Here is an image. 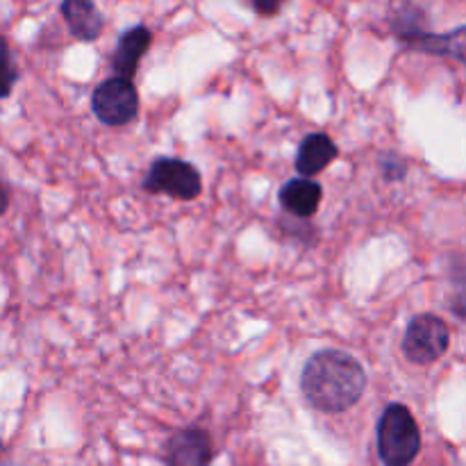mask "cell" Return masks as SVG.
Segmentation results:
<instances>
[{
  "mask_svg": "<svg viewBox=\"0 0 466 466\" xmlns=\"http://www.w3.org/2000/svg\"><path fill=\"white\" fill-rule=\"evenodd\" d=\"M300 391L319 412L341 414L362 400L367 371L362 362L346 350H317L300 371Z\"/></svg>",
  "mask_w": 466,
  "mask_h": 466,
  "instance_id": "1",
  "label": "cell"
},
{
  "mask_svg": "<svg viewBox=\"0 0 466 466\" xmlns=\"http://www.w3.org/2000/svg\"><path fill=\"white\" fill-rule=\"evenodd\" d=\"M421 451V431L408 405L391 403L378 421V455L385 466H410Z\"/></svg>",
  "mask_w": 466,
  "mask_h": 466,
  "instance_id": "2",
  "label": "cell"
},
{
  "mask_svg": "<svg viewBox=\"0 0 466 466\" xmlns=\"http://www.w3.org/2000/svg\"><path fill=\"white\" fill-rule=\"evenodd\" d=\"M451 346V330L437 314H417L405 328L403 355L410 364L428 367L437 362Z\"/></svg>",
  "mask_w": 466,
  "mask_h": 466,
  "instance_id": "3",
  "label": "cell"
},
{
  "mask_svg": "<svg viewBox=\"0 0 466 466\" xmlns=\"http://www.w3.org/2000/svg\"><path fill=\"white\" fill-rule=\"evenodd\" d=\"M150 194H167L177 200H194L203 191L200 171L194 164L177 157H157L144 180Z\"/></svg>",
  "mask_w": 466,
  "mask_h": 466,
  "instance_id": "4",
  "label": "cell"
},
{
  "mask_svg": "<svg viewBox=\"0 0 466 466\" xmlns=\"http://www.w3.org/2000/svg\"><path fill=\"white\" fill-rule=\"evenodd\" d=\"M91 109L105 126H127L139 114V94L130 80L109 77L96 86L94 96H91Z\"/></svg>",
  "mask_w": 466,
  "mask_h": 466,
  "instance_id": "5",
  "label": "cell"
},
{
  "mask_svg": "<svg viewBox=\"0 0 466 466\" xmlns=\"http://www.w3.org/2000/svg\"><path fill=\"white\" fill-rule=\"evenodd\" d=\"M214 458L212 437L203 428H185L168 437L164 462L167 466H209Z\"/></svg>",
  "mask_w": 466,
  "mask_h": 466,
  "instance_id": "6",
  "label": "cell"
},
{
  "mask_svg": "<svg viewBox=\"0 0 466 466\" xmlns=\"http://www.w3.org/2000/svg\"><path fill=\"white\" fill-rule=\"evenodd\" d=\"M150 44H153V32L146 25H135L130 30L123 32L116 41V48L112 55V66L116 76L123 80H130L135 77L137 68H139L141 57L148 53Z\"/></svg>",
  "mask_w": 466,
  "mask_h": 466,
  "instance_id": "7",
  "label": "cell"
},
{
  "mask_svg": "<svg viewBox=\"0 0 466 466\" xmlns=\"http://www.w3.org/2000/svg\"><path fill=\"white\" fill-rule=\"evenodd\" d=\"M278 198H280V208L287 214L305 221V218H312L319 212V205L323 200V189L319 182L309 180V177H294V180L282 185Z\"/></svg>",
  "mask_w": 466,
  "mask_h": 466,
  "instance_id": "8",
  "label": "cell"
},
{
  "mask_svg": "<svg viewBox=\"0 0 466 466\" xmlns=\"http://www.w3.org/2000/svg\"><path fill=\"white\" fill-rule=\"evenodd\" d=\"M337 155H339V150L326 132H312L300 141L299 153H296V171L300 173V177H312L321 173L323 168H328V164Z\"/></svg>",
  "mask_w": 466,
  "mask_h": 466,
  "instance_id": "9",
  "label": "cell"
},
{
  "mask_svg": "<svg viewBox=\"0 0 466 466\" xmlns=\"http://www.w3.org/2000/svg\"><path fill=\"white\" fill-rule=\"evenodd\" d=\"M62 16L68 30L80 41H96L103 32V14L89 0H66L62 3Z\"/></svg>",
  "mask_w": 466,
  "mask_h": 466,
  "instance_id": "10",
  "label": "cell"
},
{
  "mask_svg": "<svg viewBox=\"0 0 466 466\" xmlns=\"http://www.w3.org/2000/svg\"><path fill=\"white\" fill-rule=\"evenodd\" d=\"M16 64H14L12 50H9L7 39L0 35V98H7L16 85Z\"/></svg>",
  "mask_w": 466,
  "mask_h": 466,
  "instance_id": "11",
  "label": "cell"
},
{
  "mask_svg": "<svg viewBox=\"0 0 466 466\" xmlns=\"http://www.w3.org/2000/svg\"><path fill=\"white\" fill-rule=\"evenodd\" d=\"M378 164H380V171L387 182H400L405 176H408V162H405L403 157H399L396 153L380 155Z\"/></svg>",
  "mask_w": 466,
  "mask_h": 466,
  "instance_id": "12",
  "label": "cell"
},
{
  "mask_svg": "<svg viewBox=\"0 0 466 466\" xmlns=\"http://www.w3.org/2000/svg\"><path fill=\"white\" fill-rule=\"evenodd\" d=\"M250 7L255 9V12L258 14H262V16H273V14H278L280 12V3H262V0H253V3H250Z\"/></svg>",
  "mask_w": 466,
  "mask_h": 466,
  "instance_id": "13",
  "label": "cell"
},
{
  "mask_svg": "<svg viewBox=\"0 0 466 466\" xmlns=\"http://www.w3.org/2000/svg\"><path fill=\"white\" fill-rule=\"evenodd\" d=\"M7 208H9V194H7V189H5L3 182H0V217L7 212Z\"/></svg>",
  "mask_w": 466,
  "mask_h": 466,
  "instance_id": "14",
  "label": "cell"
}]
</instances>
